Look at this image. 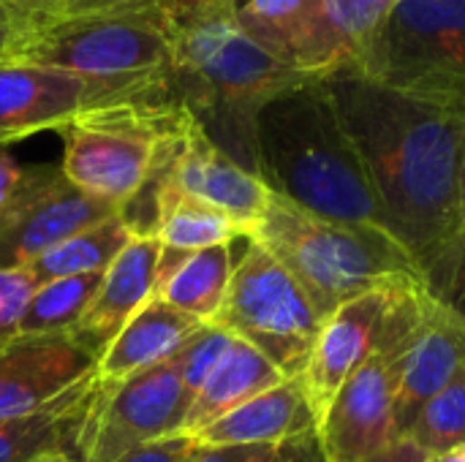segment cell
<instances>
[{
	"mask_svg": "<svg viewBox=\"0 0 465 462\" xmlns=\"http://www.w3.org/2000/svg\"><path fill=\"white\" fill-rule=\"evenodd\" d=\"M322 84L365 163L384 229L420 267L463 229V123L455 98L401 90L354 65Z\"/></svg>",
	"mask_w": 465,
	"mask_h": 462,
	"instance_id": "obj_1",
	"label": "cell"
},
{
	"mask_svg": "<svg viewBox=\"0 0 465 462\" xmlns=\"http://www.w3.org/2000/svg\"><path fill=\"white\" fill-rule=\"evenodd\" d=\"M169 87L196 125L232 161L259 177L256 123L262 109L308 82L262 49L221 0H169Z\"/></svg>",
	"mask_w": 465,
	"mask_h": 462,
	"instance_id": "obj_2",
	"label": "cell"
},
{
	"mask_svg": "<svg viewBox=\"0 0 465 462\" xmlns=\"http://www.w3.org/2000/svg\"><path fill=\"white\" fill-rule=\"evenodd\" d=\"M256 158L264 185L297 207L322 218L384 229L365 163L322 79L300 84L262 109Z\"/></svg>",
	"mask_w": 465,
	"mask_h": 462,
	"instance_id": "obj_3",
	"label": "cell"
},
{
	"mask_svg": "<svg viewBox=\"0 0 465 462\" xmlns=\"http://www.w3.org/2000/svg\"><path fill=\"white\" fill-rule=\"evenodd\" d=\"M248 240L289 272L322 321L381 283L420 278L411 253L381 226L322 218L278 193Z\"/></svg>",
	"mask_w": 465,
	"mask_h": 462,
	"instance_id": "obj_4",
	"label": "cell"
},
{
	"mask_svg": "<svg viewBox=\"0 0 465 462\" xmlns=\"http://www.w3.org/2000/svg\"><path fill=\"white\" fill-rule=\"evenodd\" d=\"M16 60L71 74L104 103L172 95L166 8L57 16L30 33Z\"/></svg>",
	"mask_w": 465,
	"mask_h": 462,
	"instance_id": "obj_5",
	"label": "cell"
},
{
	"mask_svg": "<svg viewBox=\"0 0 465 462\" xmlns=\"http://www.w3.org/2000/svg\"><path fill=\"white\" fill-rule=\"evenodd\" d=\"M188 120L172 95L84 109L60 128V169L79 191L123 207L142 188L163 136Z\"/></svg>",
	"mask_w": 465,
	"mask_h": 462,
	"instance_id": "obj_6",
	"label": "cell"
},
{
	"mask_svg": "<svg viewBox=\"0 0 465 462\" xmlns=\"http://www.w3.org/2000/svg\"><path fill=\"white\" fill-rule=\"evenodd\" d=\"M213 327L253 346L283 378H300L313 357L322 319L289 272L253 240L234 264Z\"/></svg>",
	"mask_w": 465,
	"mask_h": 462,
	"instance_id": "obj_7",
	"label": "cell"
},
{
	"mask_svg": "<svg viewBox=\"0 0 465 462\" xmlns=\"http://www.w3.org/2000/svg\"><path fill=\"white\" fill-rule=\"evenodd\" d=\"M430 308L433 302L422 289L379 351L343 381L316 430L324 460L365 462L401 438L395 430V398Z\"/></svg>",
	"mask_w": 465,
	"mask_h": 462,
	"instance_id": "obj_8",
	"label": "cell"
},
{
	"mask_svg": "<svg viewBox=\"0 0 465 462\" xmlns=\"http://www.w3.org/2000/svg\"><path fill=\"white\" fill-rule=\"evenodd\" d=\"M351 65L414 93L465 84V0H398Z\"/></svg>",
	"mask_w": 465,
	"mask_h": 462,
	"instance_id": "obj_9",
	"label": "cell"
},
{
	"mask_svg": "<svg viewBox=\"0 0 465 462\" xmlns=\"http://www.w3.org/2000/svg\"><path fill=\"white\" fill-rule=\"evenodd\" d=\"M193 395L177 357L158 362L123 384L93 392L74 436L79 462H120L128 455L183 433Z\"/></svg>",
	"mask_w": 465,
	"mask_h": 462,
	"instance_id": "obj_10",
	"label": "cell"
},
{
	"mask_svg": "<svg viewBox=\"0 0 465 462\" xmlns=\"http://www.w3.org/2000/svg\"><path fill=\"white\" fill-rule=\"evenodd\" d=\"M120 207L79 191L60 166H25L0 207V272L27 270L63 240L117 215Z\"/></svg>",
	"mask_w": 465,
	"mask_h": 462,
	"instance_id": "obj_11",
	"label": "cell"
},
{
	"mask_svg": "<svg viewBox=\"0 0 465 462\" xmlns=\"http://www.w3.org/2000/svg\"><path fill=\"white\" fill-rule=\"evenodd\" d=\"M420 294V278H398L346 302L322 324L313 357L300 376L316 422L324 419L343 381L379 351L403 310Z\"/></svg>",
	"mask_w": 465,
	"mask_h": 462,
	"instance_id": "obj_12",
	"label": "cell"
},
{
	"mask_svg": "<svg viewBox=\"0 0 465 462\" xmlns=\"http://www.w3.org/2000/svg\"><path fill=\"white\" fill-rule=\"evenodd\" d=\"M221 5L262 49L302 76L324 79L354 63L324 0H221Z\"/></svg>",
	"mask_w": 465,
	"mask_h": 462,
	"instance_id": "obj_13",
	"label": "cell"
},
{
	"mask_svg": "<svg viewBox=\"0 0 465 462\" xmlns=\"http://www.w3.org/2000/svg\"><path fill=\"white\" fill-rule=\"evenodd\" d=\"M95 368L71 335H16L0 349V422L46 408Z\"/></svg>",
	"mask_w": 465,
	"mask_h": 462,
	"instance_id": "obj_14",
	"label": "cell"
},
{
	"mask_svg": "<svg viewBox=\"0 0 465 462\" xmlns=\"http://www.w3.org/2000/svg\"><path fill=\"white\" fill-rule=\"evenodd\" d=\"M93 106H104L101 95L71 74L25 60L0 63V147L60 131Z\"/></svg>",
	"mask_w": 465,
	"mask_h": 462,
	"instance_id": "obj_15",
	"label": "cell"
},
{
	"mask_svg": "<svg viewBox=\"0 0 465 462\" xmlns=\"http://www.w3.org/2000/svg\"><path fill=\"white\" fill-rule=\"evenodd\" d=\"M172 188L229 215L245 231V237H251L272 193L262 177L242 169L221 147H215L210 136L196 125V120L183 136L174 161Z\"/></svg>",
	"mask_w": 465,
	"mask_h": 462,
	"instance_id": "obj_16",
	"label": "cell"
},
{
	"mask_svg": "<svg viewBox=\"0 0 465 462\" xmlns=\"http://www.w3.org/2000/svg\"><path fill=\"white\" fill-rule=\"evenodd\" d=\"M158 256L161 242L155 237L131 240L106 267L93 302L68 332L90 357L101 359L123 327L155 297Z\"/></svg>",
	"mask_w": 465,
	"mask_h": 462,
	"instance_id": "obj_17",
	"label": "cell"
},
{
	"mask_svg": "<svg viewBox=\"0 0 465 462\" xmlns=\"http://www.w3.org/2000/svg\"><path fill=\"white\" fill-rule=\"evenodd\" d=\"M316 430L319 422L308 403L302 378H286L207 425L191 441L204 447H281Z\"/></svg>",
	"mask_w": 465,
	"mask_h": 462,
	"instance_id": "obj_18",
	"label": "cell"
},
{
	"mask_svg": "<svg viewBox=\"0 0 465 462\" xmlns=\"http://www.w3.org/2000/svg\"><path fill=\"white\" fill-rule=\"evenodd\" d=\"M465 368V327L450 319L436 305L430 308L417 343L411 349L398 398H395V430L406 436L420 411L447 389Z\"/></svg>",
	"mask_w": 465,
	"mask_h": 462,
	"instance_id": "obj_19",
	"label": "cell"
},
{
	"mask_svg": "<svg viewBox=\"0 0 465 462\" xmlns=\"http://www.w3.org/2000/svg\"><path fill=\"white\" fill-rule=\"evenodd\" d=\"M204 324L188 313L174 310L163 300L153 297L109 343L95 368V387L109 389L123 384L125 378L166 362L177 354V349L199 332Z\"/></svg>",
	"mask_w": 465,
	"mask_h": 462,
	"instance_id": "obj_20",
	"label": "cell"
},
{
	"mask_svg": "<svg viewBox=\"0 0 465 462\" xmlns=\"http://www.w3.org/2000/svg\"><path fill=\"white\" fill-rule=\"evenodd\" d=\"M281 381H286L283 373L267 357H262L253 346L234 338L223 359L215 365V370L199 389L180 436L193 438L207 425L218 422L221 417L253 400L256 395L278 387Z\"/></svg>",
	"mask_w": 465,
	"mask_h": 462,
	"instance_id": "obj_21",
	"label": "cell"
},
{
	"mask_svg": "<svg viewBox=\"0 0 465 462\" xmlns=\"http://www.w3.org/2000/svg\"><path fill=\"white\" fill-rule=\"evenodd\" d=\"M95 392V376L63 392L54 403L27 417L0 422V462H33L57 449H74V436Z\"/></svg>",
	"mask_w": 465,
	"mask_h": 462,
	"instance_id": "obj_22",
	"label": "cell"
},
{
	"mask_svg": "<svg viewBox=\"0 0 465 462\" xmlns=\"http://www.w3.org/2000/svg\"><path fill=\"white\" fill-rule=\"evenodd\" d=\"M232 272V245L204 248L188 253L180 267L166 278V283L155 291V297L172 305L174 310L188 313L202 324H210L226 300Z\"/></svg>",
	"mask_w": 465,
	"mask_h": 462,
	"instance_id": "obj_23",
	"label": "cell"
},
{
	"mask_svg": "<svg viewBox=\"0 0 465 462\" xmlns=\"http://www.w3.org/2000/svg\"><path fill=\"white\" fill-rule=\"evenodd\" d=\"M131 240L134 237L125 229V223L120 221V215H112V218L63 240L60 245H54L35 264H30L27 272L33 275L35 286L60 280V278L104 272Z\"/></svg>",
	"mask_w": 465,
	"mask_h": 462,
	"instance_id": "obj_24",
	"label": "cell"
},
{
	"mask_svg": "<svg viewBox=\"0 0 465 462\" xmlns=\"http://www.w3.org/2000/svg\"><path fill=\"white\" fill-rule=\"evenodd\" d=\"M237 237H245V231L229 215L196 199H188L174 188L166 191L161 202V223H158V242L163 248L196 253L204 248L232 245Z\"/></svg>",
	"mask_w": 465,
	"mask_h": 462,
	"instance_id": "obj_25",
	"label": "cell"
},
{
	"mask_svg": "<svg viewBox=\"0 0 465 462\" xmlns=\"http://www.w3.org/2000/svg\"><path fill=\"white\" fill-rule=\"evenodd\" d=\"M104 272L38 283L19 319V335H68L93 302Z\"/></svg>",
	"mask_w": 465,
	"mask_h": 462,
	"instance_id": "obj_26",
	"label": "cell"
},
{
	"mask_svg": "<svg viewBox=\"0 0 465 462\" xmlns=\"http://www.w3.org/2000/svg\"><path fill=\"white\" fill-rule=\"evenodd\" d=\"M406 438L420 444L428 455L465 449V368L420 411Z\"/></svg>",
	"mask_w": 465,
	"mask_h": 462,
	"instance_id": "obj_27",
	"label": "cell"
},
{
	"mask_svg": "<svg viewBox=\"0 0 465 462\" xmlns=\"http://www.w3.org/2000/svg\"><path fill=\"white\" fill-rule=\"evenodd\" d=\"M420 278L428 300L465 327V231L420 264Z\"/></svg>",
	"mask_w": 465,
	"mask_h": 462,
	"instance_id": "obj_28",
	"label": "cell"
},
{
	"mask_svg": "<svg viewBox=\"0 0 465 462\" xmlns=\"http://www.w3.org/2000/svg\"><path fill=\"white\" fill-rule=\"evenodd\" d=\"M395 3L398 0H324L327 14L343 44L349 46L351 57H357L368 46V41L384 25Z\"/></svg>",
	"mask_w": 465,
	"mask_h": 462,
	"instance_id": "obj_29",
	"label": "cell"
},
{
	"mask_svg": "<svg viewBox=\"0 0 465 462\" xmlns=\"http://www.w3.org/2000/svg\"><path fill=\"white\" fill-rule=\"evenodd\" d=\"M35 289V280L27 270L0 272V349L19 335V319Z\"/></svg>",
	"mask_w": 465,
	"mask_h": 462,
	"instance_id": "obj_30",
	"label": "cell"
},
{
	"mask_svg": "<svg viewBox=\"0 0 465 462\" xmlns=\"http://www.w3.org/2000/svg\"><path fill=\"white\" fill-rule=\"evenodd\" d=\"M278 447L256 444V447H204L191 444L185 462H272Z\"/></svg>",
	"mask_w": 465,
	"mask_h": 462,
	"instance_id": "obj_31",
	"label": "cell"
},
{
	"mask_svg": "<svg viewBox=\"0 0 465 462\" xmlns=\"http://www.w3.org/2000/svg\"><path fill=\"white\" fill-rule=\"evenodd\" d=\"M38 27V22L27 19L25 14L8 8L5 3H0V63L5 60H16L22 44L30 38V33Z\"/></svg>",
	"mask_w": 465,
	"mask_h": 462,
	"instance_id": "obj_32",
	"label": "cell"
},
{
	"mask_svg": "<svg viewBox=\"0 0 465 462\" xmlns=\"http://www.w3.org/2000/svg\"><path fill=\"white\" fill-rule=\"evenodd\" d=\"M169 0H71L63 16L79 14H125V11H161Z\"/></svg>",
	"mask_w": 465,
	"mask_h": 462,
	"instance_id": "obj_33",
	"label": "cell"
},
{
	"mask_svg": "<svg viewBox=\"0 0 465 462\" xmlns=\"http://www.w3.org/2000/svg\"><path fill=\"white\" fill-rule=\"evenodd\" d=\"M191 444H193L191 438L174 436V438L158 441V444H153V447H144V449L128 455L125 460L120 462H185Z\"/></svg>",
	"mask_w": 465,
	"mask_h": 462,
	"instance_id": "obj_34",
	"label": "cell"
},
{
	"mask_svg": "<svg viewBox=\"0 0 465 462\" xmlns=\"http://www.w3.org/2000/svg\"><path fill=\"white\" fill-rule=\"evenodd\" d=\"M272 462H327L324 460V452H322V444H319V436L311 433V436H302V438H294V441H286L278 447L275 452V460Z\"/></svg>",
	"mask_w": 465,
	"mask_h": 462,
	"instance_id": "obj_35",
	"label": "cell"
},
{
	"mask_svg": "<svg viewBox=\"0 0 465 462\" xmlns=\"http://www.w3.org/2000/svg\"><path fill=\"white\" fill-rule=\"evenodd\" d=\"M0 3H5L8 8H14V11L25 14L27 19L44 25V22L63 16L71 0H0Z\"/></svg>",
	"mask_w": 465,
	"mask_h": 462,
	"instance_id": "obj_36",
	"label": "cell"
},
{
	"mask_svg": "<svg viewBox=\"0 0 465 462\" xmlns=\"http://www.w3.org/2000/svg\"><path fill=\"white\" fill-rule=\"evenodd\" d=\"M428 460H430V455H428L420 444H414L411 438L401 436V438H395L390 447H384L379 455H373L371 460H365V462H428Z\"/></svg>",
	"mask_w": 465,
	"mask_h": 462,
	"instance_id": "obj_37",
	"label": "cell"
},
{
	"mask_svg": "<svg viewBox=\"0 0 465 462\" xmlns=\"http://www.w3.org/2000/svg\"><path fill=\"white\" fill-rule=\"evenodd\" d=\"M19 180H22V166L0 147V207L8 204V199L14 196Z\"/></svg>",
	"mask_w": 465,
	"mask_h": 462,
	"instance_id": "obj_38",
	"label": "cell"
},
{
	"mask_svg": "<svg viewBox=\"0 0 465 462\" xmlns=\"http://www.w3.org/2000/svg\"><path fill=\"white\" fill-rule=\"evenodd\" d=\"M441 93H450L455 98L458 112H460V123H463V158H460V223H463V229L460 231H465V84L441 90Z\"/></svg>",
	"mask_w": 465,
	"mask_h": 462,
	"instance_id": "obj_39",
	"label": "cell"
},
{
	"mask_svg": "<svg viewBox=\"0 0 465 462\" xmlns=\"http://www.w3.org/2000/svg\"><path fill=\"white\" fill-rule=\"evenodd\" d=\"M33 462H79V457L74 455V449H57V452H49V455H41Z\"/></svg>",
	"mask_w": 465,
	"mask_h": 462,
	"instance_id": "obj_40",
	"label": "cell"
},
{
	"mask_svg": "<svg viewBox=\"0 0 465 462\" xmlns=\"http://www.w3.org/2000/svg\"><path fill=\"white\" fill-rule=\"evenodd\" d=\"M428 462H465V449L444 452V455H430V460Z\"/></svg>",
	"mask_w": 465,
	"mask_h": 462,
	"instance_id": "obj_41",
	"label": "cell"
}]
</instances>
